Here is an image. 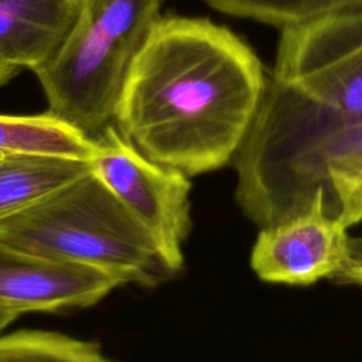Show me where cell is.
<instances>
[{
  "instance_id": "cell-7",
  "label": "cell",
  "mask_w": 362,
  "mask_h": 362,
  "mask_svg": "<svg viewBox=\"0 0 362 362\" xmlns=\"http://www.w3.org/2000/svg\"><path fill=\"white\" fill-rule=\"evenodd\" d=\"M119 286L122 281L106 272L0 242V304L20 314L90 307Z\"/></svg>"
},
{
  "instance_id": "cell-17",
  "label": "cell",
  "mask_w": 362,
  "mask_h": 362,
  "mask_svg": "<svg viewBox=\"0 0 362 362\" xmlns=\"http://www.w3.org/2000/svg\"><path fill=\"white\" fill-rule=\"evenodd\" d=\"M334 279L342 283H354V284H361L362 286V270H355V272H346L337 274Z\"/></svg>"
},
{
  "instance_id": "cell-15",
  "label": "cell",
  "mask_w": 362,
  "mask_h": 362,
  "mask_svg": "<svg viewBox=\"0 0 362 362\" xmlns=\"http://www.w3.org/2000/svg\"><path fill=\"white\" fill-rule=\"evenodd\" d=\"M20 71H21L20 68L0 59V86L7 83L10 79H13Z\"/></svg>"
},
{
  "instance_id": "cell-13",
  "label": "cell",
  "mask_w": 362,
  "mask_h": 362,
  "mask_svg": "<svg viewBox=\"0 0 362 362\" xmlns=\"http://www.w3.org/2000/svg\"><path fill=\"white\" fill-rule=\"evenodd\" d=\"M338 219L346 226L362 221V178L339 202Z\"/></svg>"
},
{
  "instance_id": "cell-6",
  "label": "cell",
  "mask_w": 362,
  "mask_h": 362,
  "mask_svg": "<svg viewBox=\"0 0 362 362\" xmlns=\"http://www.w3.org/2000/svg\"><path fill=\"white\" fill-rule=\"evenodd\" d=\"M346 229L318 189L305 208L263 226L250 266L259 279L272 283L305 286L334 277L342 266Z\"/></svg>"
},
{
  "instance_id": "cell-9",
  "label": "cell",
  "mask_w": 362,
  "mask_h": 362,
  "mask_svg": "<svg viewBox=\"0 0 362 362\" xmlns=\"http://www.w3.org/2000/svg\"><path fill=\"white\" fill-rule=\"evenodd\" d=\"M90 170L75 158L11 154L0 157V221L27 208Z\"/></svg>"
},
{
  "instance_id": "cell-8",
  "label": "cell",
  "mask_w": 362,
  "mask_h": 362,
  "mask_svg": "<svg viewBox=\"0 0 362 362\" xmlns=\"http://www.w3.org/2000/svg\"><path fill=\"white\" fill-rule=\"evenodd\" d=\"M83 0H0V59L33 72L65 41Z\"/></svg>"
},
{
  "instance_id": "cell-10",
  "label": "cell",
  "mask_w": 362,
  "mask_h": 362,
  "mask_svg": "<svg viewBox=\"0 0 362 362\" xmlns=\"http://www.w3.org/2000/svg\"><path fill=\"white\" fill-rule=\"evenodd\" d=\"M93 140L48 112L37 116L0 115V156L38 154L89 161Z\"/></svg>"
},
{
  "instance_id": "cell-14",
  "label": "cell",
  "mask_w": 362,
  "mask_h": 362,
  "mask_svg": "<svg viewBox=\"0 0 362 362\" xmlns=\"http://www.w3.org/2000/svg\"><path fill=\"white\" fill-rule=\"evenodd\" d=\"M355 270H362V236L354 238V236L348 235L345 239V245H344L342 266L337 274L346 273V272H355Z\"/></svg>"
},
{
  "instance_id": "cell-16",
  "label": "cell",
  "mask_w": 362,
  "mask_h": 362,
  "mask_svg": "<svg viewBox=\"0 0 362 362\" xmlns=\"http://www.w3.org/2000/svg\"><path fill=\"white\" fill-rule=\"evenodd\" d=\"M21 314L10 307H6V305H1L0 304V334L3 332V329L11 324L17 317H20Z\"/></svg>"
},
{
  "instance_id": "cell-1",
  "label": "cell",
  "mask_w": 362,
  "mask_h": 362,
  "mask_svg": "<svg viewBox=\"0 0 362 362\" xmlns=\"http://www.w3.org/2000/svg\"><path fill=\"white\" fill-rule=\"evenodd\" d=\"M267 79L257 55L205 18L160 17L126 81L115 124L150 160L195 175L240 148Z\"/></svg>"
},
{
  "instance_id": "cell-5",
  "label": "cell",
  "mask_w": 362,
  "mask_h": 362,
  "mask_svg": "<svg viewBox=\"0 0 362 362\" xmlns=\"http://www.w3.org/2000/svg\"><path fill=\"white\" fill-rule=\"evenodd\" d=\"M93 143L92 173L148 232L175 274L182 266V243L191 222L188 175L146 157L116 124L107 126Z\"/></svg>"
},
{
  "instance_id": "cell-12",
  "label": "cell",
  "mask_w": 362,
  "mask_h": 362,
  "mask_svg": "<svg viewBox=\"0 0 362 362\" xmlns=\"http://www.w3.org/2000/svg\"><path fill=\"white\" fill-rule=\"evenodd\" d=\"M0 362H115L89 341L58 332L23 329L0 335Z\"/></svg>"
},
{
  "instance_id": "cell-18",
  "label": "cell",
  "mask_w": 362,
  "mask_h": 362,
  "mask_svg": "<svg viewBox=\"0 0 362 362\" xmlns=\"http://www.w3.org/2000/svg\"><path fill=\"white\" fill-rule=\"evenodd\" d=\"M0 157H3V156H0Z\"/></svg>"
},
{
  "instance_id": "cell-4",
  "label": "cell",
  "mask_w": 362,
  "mask_h": 362,
  "mask_svg": "<svg viewBox=\"0 0 362 362\" xmlns=\"http://www.w3.org/2000/svg\"><path fill=\"white\" fill-rule=\"evenodd\" d=\"M280 33L269 79L332 115L362 119V11Z\"/></svg>"
},
{
  "instance_id": "cell-11",
  "label": "cell",
  "mask_w": 362,
  "mask_h": 362,
  "mask_svg": "<svg viewBox=\"0 0 362 362\" xmlns=\"http://www.w3.org/2000/svg\"><path fill=\"white\" fill-rule=\"evenodd\" d=\"M212 8L286 30L327 17L359 13L362 0H202Z\"/></svg>"
},
{
  "instance_id": "cell-3",
  "label": "cell",
  "mask_w": 362,
  "mask_h": 362,
  "mask_svg": "<svg viewBox=\"0 0 362 362\" xmlns=\"http://www.w3.org/2000/svg\"><path fill=\"white\" fill-rule=\"evenodd\" d=\"M164 0H83L55 55L34 71L48 113L88 139L115 124L130 69Z\"/></svg>"
},
{
  "instance_id": "cell-2",
  "label": "cell",
  "mask_w": 362,
  "mask_h": 362,
  "mask_svg": "<svg viewBox=\"0 0 362 362\" xmlns=\"http://www.w3.org/2000/svg\"><path fill=\"white\" fill-rule=\"evenodd\" d=\"M0 242L106 272L122 284L156 286L174 274L148 232L92 170L1 219Z\"/></svg>"
}]
</instances>
